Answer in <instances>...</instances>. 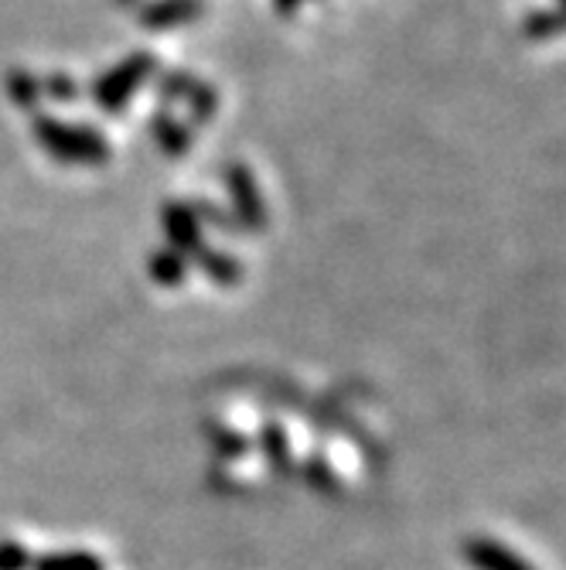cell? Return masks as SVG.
Returning a JSON list of instances; mask_svg holds the SVG:
<instances>
[{"instance_id": "1", "label": "cell", "mask_w": 566, "mask_h": 570, "mask_svg": "<svg viewBox=\"0 0 566 570\" xmlns=\"http://www.w3.org/2000/svg\"><path fill=\"white\" fill-rule=\"evenodd\" d=\"M34 140L62 165H102L110 158V144L86 124H66L56 117H34Z\"/></svg>"}, {"instance_id": "2", "label": "cell", "mask_w": 566, "mask_h": 570, "mask_svg": "<svg viewBox=\"0 0 566 570\" xmlns=\"http://www.w3.org/2000/svg\"><path fill=\"white\" fill-rule=\"evenodd\" d=\"M153 76V56L150 51H133L120 66H113L107 76L92 82V99L102 114H120L130 96Z\"/></svg>"}, {"instance_id": "3", "label": "cell", "mask_w": 566, "mask_h": 570, "mask_svg": "<svg viewBox=\"0 0 566 570\" xmlns=\"http://www.w3.org/2000/svg\"><path fill=\"white\" fill-rule=\"evenodd\" d=\"M226 185H229V198H232V219L252 233L267 229L270 216H267V205H264V195H260V185H256L252 171L246 165H229Z\"/></svg>"}, {"instance_id": "4", "label": "cell", "mask_w": 566, "mask_h": 570, "mask_svg": "<svg viewBox=\"0 0 566 570\" xmlns=\"http://www.w3.org/2000/svg\"><path fill=\"white\" fill-rule=\"evenodd\" d=\"M165 229H168L171 249H178L181 256H198L205 249L201 223L191 213V205H168V209H165Z\"/></svg>"}, {"instance_id": "5", "label": "cell", "mask_w": 566, "mask_h": 570, "mask_svg": "<svg viewBox=\"0 0 566 570\" xmlns=\"http://www.w3.org/2000/svg\"><path fill=\"white\" fill-rule=\"evenodd\" d=\"M201 11H205V0H150L140 14V24L147 31H168V28L195 21Z\"/></svg>"}, {"instance_id": "6", "label": "cell", "mask_w": 566, "mask_h": 570, "mask_svg": "<svg viewBox=\"0 0 566 570\" xmlns=\"http://www.w3.org/2000/svg\"><path fill=\"white\" fill-rule=\"evenodd\" d=\"M468 560L478 570H529L523 557H516L512 550L498 547L495 540H481V537H475L468 543Z\"/></svg>"}, {"instance_id": "7", "label": "cell", "mask_w": 566, "mask_h": 570, "mask_svg": "<svg viewBox=\"0 0 566 570\" xmlns=\"http://www.w3.org/2000/svg\"><path fill=\"white\" fill-rule=\"evenodd\" d=\"M150 130H153V140L161 144L165 154H171V158H181V154H188L191 147V134L181 120H175L171 114H158L150 120Z\"/></svg>"}, {"instance_id": "8", "label": "cell", "mask_w": 566, "mask_h": 570, "mask_svg": "<svg viewBox=\"0 0 566 570\" xmlns=\"http://www.w3.org/2000/svg\"><path fill=\"white\" fill-rule=\"evenodd\" d=\"M198 267L209 274L212 281H219V284H239L242 281V264L236 261V256H229V253H222V249H216V246H205L198 256Z\"/></svg>"}, {"instance_id": "9", "label": "cell", "mask_w": 566, "mask_h": 570, "mask_svg": "<svg viewBox=\"0 0 566 570\" xmlns=\"http://www.w3.org/2000/svg\"><path fill=\"white\" fill-rule=\"evenodd\" d=\"M150 277L165 284V287H178L188 277V264L178 249H165V253H153L150 256Z\"/></svg>"}, {"instance_id": "10", "label": "cell", "mask_w": 566, "mask_h": 570, "mask_svg": "<svg viewBox=\"0 0 566 570\" xmlns=\"http://www.w3.org/2000/svg\"><path fill=\"white\" fill-rule=\"evenodd\" d=\"M185 107L191 114L195 124H209L219 110V96L212 86H205V82H191V89L185 92Z\"/></svg>"}, {"instance_id": "11", "label": "cell", "mask_w": 566, "mask_h": 570, "mask_svg": "<svg viewBox=\"0 0 566 570\" xmlns=\"http://www.w3.org/2000/svg\"><path fill=\"white\" fill-rule=\"evenodd\" d=\"M8 92H11V99H14V107L31 110L34 102H38V96H41V82H38L31 72L14 69V72L8 76Z\"/></svg>"}, {"instance_id": "12", "label": "cell", "mask_w": 566, "mask_h": 570, "mask_svg": "<svg viewBox=\"0 0 566 570\" xmlns=\"http://www.w3.org/2000/svg\"><path fill=\"white\" fill-rule=\"evenodd\" d=\"M38 570H102V563L89 553H59L38 560Z\"/></svg>"}, {"instance_id": "13", "label": "cell", "mask_w": 566, "mask_h": 570, "mask_svg": "<svg viewBox=\"0 0 566 570\" xmlns=\"http://www.w3.org/2000/svg\"><path fill=\"white\" fill-rule=\"evenodd\" d=\"M41 89H44L51 99H59V102H72V99L79 96V82H76L72 76H66V72L48 76V79L41 82Z\"/></svg>"}, {"instance_id": "14", "label": "cell", "mask_w": 566, "mask_h": 570, "mask_svg": "<svg viewBox=\"0 0 566 570\" xmlns=\"http://www.w3.org/2000/svg\"><path fill=\"white\" fill-rule=\"evenodd\" d=\"M526 35H529V38H556V35H559V14H556V11L529 14V21H526Z\"/></svg>"}, {"instance_id": "15", "label": "cell", "mask_w": 566, "mask_h": 570, "mask_svg": "<svg viewBox=\"0 0 566 570\" xmlns=\"http://www.w3.org/2000/svg\"><path fill=\"white\" fill-rule=\"evenodd\" d=\"M21 563H28V553L21 547H11V543L0 547V570H24Z\"/></svg>"}, {"instance_id": "16", "label": "cell", "mask_w": 566, "mask_h": 570, "mask_svg": "<svg viewBox=\"0 0 566 570\" xmlns=\"http://www.w3.org/2000/svg\"><path fill=\"white\" fill-rule=\"evenodd\" d=\"M274 4H277V11H280V14H297L300 0H274Z\"/></svg>"}, {"instance_id": "17", "label": "cell", "mask_w": 566, "mask_h": 570, "mask_svg": "<svg viewBox=\"0 0 566 570\" xmlns=\"http://www.w3.org/2000/svg\"><path fill=\"white\" fill-rule=\"evenodd\" d=\"M120 4H127V0H120Z\"/></svg>"}]
</instances>
